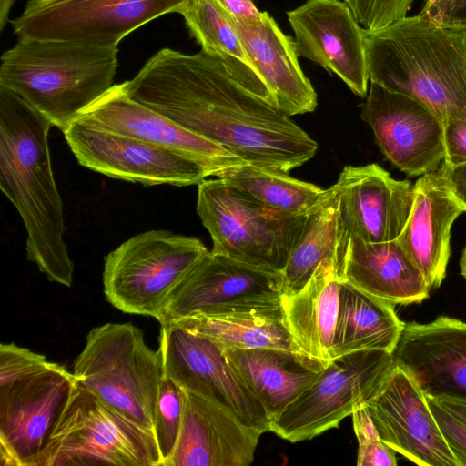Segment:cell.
<instances>
[{
	"label": "cell",
	"instance_id": "6da1fadb",
	"mask_svg": "<svg viewBox=\"0 0 466 466\" xmlns=\"http://www.w3.org/2000/svg\"><path fill=\"white\" fill-rule=\"evenodd\" d=\"M122 86L131 99L248 164L289 173L318 149L267 86L236 77L220 58L203 49L185 55L163 48Z\"/></svg>",
	"mask_w": 466,
	"mask_h": 466
},
{
	"label": "cell",
	"instance_id": "7a4b0ae2",
	"mask_svg": "<svg viewBox=\"0 0 466 466\" xmlns=\"http://www.w3.org/2000/svg\"><path fill=\"white\" fill-rule=\"evenodd\" d=\"M52 123L14 91L0 86V187L26 229L27 259L66 287L74 265L64 234V205L55 181L48 133Z\"/></svg>",
	"mask_w": 466,
	"mask_h": 466
},
{
	"label": "cell",
	"instance_id": "3957f363",
	"mask_svg": "<svg viewBox=\"0 0 466 466\" xmlns=\"http://www.w3.org/2000/svg\"><path fill=\"white\" fill-rule=\"evenodd\" d=\"M363 35L370 82L421 101L442 123L466 118V37L420 13Z\"/></svg>",
	"mask_w": 466,
	"mask_h": 466
},
{
	"label": "cell",
	"instance_id": "277c9868",
	"mask_svg": "<svg viewBox=\"0 0 466 466\" xmlns=\"http://www.w3.org/2000/svg\"><path fill=\"white\" fill-rule=\"evenodd\" d=\"M117 46L19 39L1 56L0 86L62 131L113 86Z\"/></svg>",
	"mask_w": 466,
	"mask_h": 466
},
{
	"label": "cell",
	"instance_id": "5b68a950",
	"mask_svg": "<svg viewBox=\"0 0 466 466\" xmlns=\"http://www.w3.org/2000/svg\"><path fill=\"white\" fill-rule=\"evenodd\" d=\"M79 385L136 423L153 431L163 365L132 323L93 328L74 361Z\"/></svg>",
	"mask_w": 466,
	"mask_h": 466
},
{
	"label": "cell",
	"instance_id": "8992f818",
	"mask_svg": "<svg viewBox=\"0 0 466 466\" xmlns=\"http://www.w3.org/2000/svg\"><path fill=\"white\" fill-rule=\"evenodd\" d=\"M162 466L152 430L78 384L33 466Z\"/></svg>",
	"mask_w": 466,
	"mask_h": 466
},
{
	"label": "cell",
	"instance_id": "52a82bcc",
	"mask_svg": "<svg viewBox=\"0 0 466 466\" xmlns=\"http://www.w3.org/2000/svg\"><path fill=\"white\" fill-rule=\"evenodd\" d=\"M197 212L213 253L275 274L284 269L307 218L269 209L218 177L198 185Z\"/></svg>",
	"mask_w": 466,
	"mask_h": 466
},
{
	"label": "cell",
	"instance_id": "ba28073f",
	"mask_svg": "<svg viewBox=\"0 0 466 466\" xmlns=\"http://www.w3.org/2000/svg\"><path fill=\"white\" fill-rule=\"evenodd\" d=\"M208 252L200 239L167 230L133 236L104 258L106 300L157 320L171 292Z\"/></svg>",
	"mask_w": 466,
	"mask_h": 466
},
{
	"label": "cell",
	"instance_id": "9c48e42d",
	"mask_svg": "<svg viewBox=\"0 0 466 466\" xmlns=\"http://www.w3.org/2000/svg\"><path fill=\"white\" fill-rule=\"evenodd\" d=\"M393 353L360 350L332 359L322 374L270 421V431L290 442L339 427L380 389L394 367Z\"/></svg>",
	"mask_w": 466,
	"mask_h": 466
},
{
	"label": "cell",
	"instance_id": "30bf717a",
	"mask_svg": "<svg viewBox=\"0 0 466 466\" xmlns=\"http://www.w3.org/2000/svg\"><path fill=\"white\" fill-rule=\"evenodd\" d=\"M186 0H29L11 21L19 39L117 46L129 33Z\"/></svg>",
	"mask_w": 466,
	"mask_h": 466
},
{
	"label": "cell",
	"instance_id": "8fae6325",
	"mask_svg": "<svg viewBox=\"0 0 466 466\" xmlns=\"http://www.w3.org/2000/svg\"><path fill=\"white\" fill-rule=\"evenodd\" d=\"M76 386L73 372L47 360L0 382L2 466H33Z\"/></svg>",
	"mask_w": 466,
	"mask_h": 466
},
{
	"label": "cell",
	"instance_id": "7c38bea8",
	"mask_svg": "<svg viewBox=\"0 0 466 466\" xmlns=\"http://www.w3.org/2000/svg\"><path fill=\"white\" fill-rule=\"evenodd\" d=\"M163 376L227 410L262 434L270 419L218 344L177 323L160 325Z\"/></svg>",
	"mask_w": 466,
	"mask_h": 466
},
{
	"label": "cell",
	"instance_id": "4fadbf2b",
	"mask_svg": "<svg viewBox=\"0 0 466 466\" xmlns=\"http://www.w3.org/2000/svg\"><path fill=\"white\" fill-rule=\"evenodd\" d=\"M63 133L80 165L112 178L186 187L209 177L204 167L177 152L79 120Z\"/></svg>",
	"mask_w": 466,
	"mask_h": 466
},
{
	"label": "cell",
	"instance_id": "5bb4252c",
	"mask_svg": "<svg viewBox=\"0 0 466 466\" xmlns=\"http://www.w3.org/2000/svg\"><path fill=\"white\" fill-rule=\"evenodd\" d=\"M281 276L208 251L171 292L160 325L198 314L281 304Z\"/></svg>",
	"mask_w": 466,
	"mask_h": 466
},
{
	"label": "cell",
	"instance_id": "9a60e30c",
	"mask_svg": "<svg viewBox=\"0 0 466 466\" xmlns=\"http://www.w3.org/2000/svg\"><path fill=\"white\" fill-rule=\"evenodd\" d=\"M360 117L384 156L404 173L422 176L440 168L443 123L421 101L370 82Z\"/></svg>",
	"mask_w": 466,
	"mask_h": 466
},
{
	"label": "cell",
	"instance_id": "2e32d148",
	"mask_svg": "<svg viewBox=\"0 0 466 466\" xmlns=\"http://www.w3.org/2000/svg\"><path fill=\"white\" fill-rule=\"evenodd\" d=\"M298 56L337 75L364 97L368 91L363 28L340 0H307L287 12Z\"/></svg>",
	"mask_w": 466,
	"mask_h": 466
},
{
	"label": "cell",
	"instance_id": "e0dca14e",
	"mask_svg": "<svg viewBox=\"0 0 466 466\" xmlns=\"http://www.w3.org/2000/svg\"><path fill=\"white\" fill-rule=\"evenodd\" d=\"M380 440L420 466H459L426 396L400 367L364 403Z\"/></svg>",
	"mask_w": 466,
	"mask_h": 466
},
{
	"label": "cell",
	"instance_id": "ac0fdd59",
	"mask_svg": "<svg viewBox=\"0 0 466 466\" xmlns=\"http://www.w3.org/2000/svg\"><path fill=\"white\" fill-rule=\"evenodd\" d=\"M348 240L366 243L397 239L411 210L414 186L396 180L377 164L346 166L332 185Z\"/></svg>",
	"mask_w": 466,
	"mask_h": 466
},
{
	"label": "cell",
	"instance_id": "d6986e66",
	"mask_svg": "<svg viewBox=\"0 0 466 466\" xmlns=\"http://www.w3.org/2000/svg\"><path fill=\"white\" fill-rule=\"evenodd\" d=\"M76 120L177 152L218 177L226 169L246 163L233 153L131 99L122 84L113 85Z\"/></svg>",
	"mask_w": 466,
	"mask_h": 466
},
{
	"label": "cell",
	"instance_id": "ffe728a7",
	"mask_svg": "<svg viewBox=\"0 0 466 466\" xmlns=\"http://www.w3.org/2000/svg\"><path fill=\"white\" fill-rule=\"evenodd\" d=\"M393 357L425 396L466 400V322L441 315L405 324Z\"/></svg>",
	"mask_w": 466,
	"mask_h": 466
},
{
	"label": "cell",
	"instance_id": "44dd1931",
	"mask_svg": "<svg viewBox=\"0 0 466 466\" xmlns=\"http://www.w3.org/2000/svg\"><path fill=\"white\" fill-rule=\"evenodd\" d=\"M183 391L181 431L166 466L250 465L262 433L212 401Z\"/></svg>",
	"mask_w": 466,
	"mask_h": 466
},
{
	"label": "cell",
	"instance_id": "7402d4cb",
	"mask_svg": "<svg viewBox=\"0 0 466 466\" xmlns=\"http://www.w3.org/2000/svg\"><path fill=\"white\" fill-rule=\"evenodd\" d=\"M462 212V206L439 170L416 181L411 210L398 240L431 288H439L445 279L451 229Z\"/></svg>",
	"mask_w": 466,
	"mask_h": 466
},
{
	"label": "cell",
	"instance_id": "603a6c76",
	"mask_svg": "<svg viewBox=\"0 0 466 466\" xmlns=\"http://www.w3.org/2000/svg\"><path fill=\"white\" fill-rule=\"evenodd\" d=\"M224 11L279 107L289 116L314 111L317 94L299 66L294 39L268 12L248 22Z\"/></svg>",
	"mask_w": 466,
	"mask_h": 466
},
{
	"label": "cell",
	"instance_id": "cb8c5ba5",
	"mask_svg": "<svg viewBox=\"0 0 466 466\" xmlns=\"http://www.w3.org/2000/svg\"><path fill=\"white\" fill-rule=\"evenodd\" d=\"M223 350L270 421L315 382L329 364L303 352L279 348Z\"/></svg>",
	"mask_w": 466,
	"mask_h": 466
},
{
	"label": "cell",
	"instance_id": "d4e9b609",
	"mask_svg": "<svg viewBox=\"0 0 466 466\" xmlns=\"http://www.w3.org/2000/svg\"><path fill=\"white\" fill-rule=\"evenodd\" d=\"M342 277L393 305L421 303L431 289L398 238L377 243L350 238Z\"/></svg>",
	"mask_w": 466,
	"mask_h": 466
},
{
	"label": "cell",
	"instance_id": "484cf974",
	"mask_svg": "<svg viewBox=\"0 0 466 466\" xmlns=\"http://www.w3.org/2000/svg\"><path fill=\"white\" fill-rule=\"evenodd\" d=\"M341 280L336 269L322 267L300 291L281 298L297 346L303 353L326 362L332 360Z\"/></svg>",
	"mask_w": 466,
	"mask_h": 466
},
{
	"label": "cell",
	"instance_id": "4316f807",
	"mask_svg": "<svg viewBox=\"0 0 466 466\" xmlns=\"http://www.w3.org/2000/svg\"><path fill=\"white\" fill-rule=\"evenodd\" d=\"M404 326L393 304L341 280L332 359L360 350L393 353Z\"/></svg>",
	"mask_w": 466,
	"mask_h": 466
},
{
	"label": "cell",
	"instance_id": "83f0119b",
	"mask_svg": "<svg viewBox=\"0 0 466 466\" xmlns=\"http://www.w3.org/2000/svg\"><path fill=\"white\" fill-rule=\"evenodd\" d=\"M332 189V195L307 215L302 232L280 273L282 295L300 291L322 267L336 269L343 280L349 240L341 227L333 187Z\"/></svg>",
	"mask_w": 466,
	"mask_h": 466
},
{
	"label": "cell",
	"instance_id": "f1b7e54d",
	"mask_svg": "<svg viewBox=\"0 0 466 466\" xmlns=\"http://www.w3.org/2000/svg\"><path fill=\"white\" fill-rule=\"evenodd\" d=\"M171 323L205 336L223 349L279 348L302 352L289 329L282 304L198 314Z\"/></svg>",
	"mask_w": 466,
	"mask_h": 466
},
{
	"label": "cell",
	"instance_id": "f546056e",
	"mask_svg": "<svg viewBox=\"0 0 466 466\" xmlns=\"http://www.w3.org/2000/svg\"><path fill=\"white\" fill-rule=\"evenodd\" d=\"M218 178L269 209L289 217L309 214L333 192L332 187L322 189L289 173L248 163L226 169Z\"/></svg>",
	"mask_w": 466,
	"mask_h": 466
},
{
	"label": "cell",
	"instance_id": "4dcf8cb0",
	"mask_svg": "<svg viewBox=\"0 0 466 466\" xmlns=\"http://www.w3.org/2000/svg\"><path fill=\"white\" fill-rule=\"evenodd\" d=\"M177 13L202 49L220 58L236 77L267 86L217 0H186Z\"/></svg>",
	"mask_w": 466,
	"mask_h": 466
},
{
	"label": "cell",
	"instance_id": "1f68e13d",
	"mask_svg": "<svg viewBox=\"0 0 466 466\" xmlns=\"http://www.w3.org/2000/svg\"><path fill=\"white\" fill-rule=\"evenodd\" d=\"M184 391L172 380L163 376L156 403L153 431L166 466L172 457L181 431Z\"/></svg>",
	"mask_w": 466,
	"mask_h": 466
},
{
	"label": "cell",
	"instance_id": "d6a6232c",
	"mask_svg": "<svg viewBox=\"0 0 466 466\" xmlns=\"http://www.w3.org/2000/svg\"><path fill=\"white\" fill-rule=\"evenodd\" d=\"M360 26L378 30L407 15L414 0H343Z\"/></svg>",
	"mask_w": 466,
	"mask_h": 466
},
{
	"label": "cell",
	"instance_id": "836d02e7",
	"mask_svg": "<svg viewBox=\"0 0 466 466\" xmlns=\"http://www.w3.org/2000/svg\"><path fill=\"white\" fill-rule=\"evenodd\" d=\"M433 417L459 466H466V422L453 415L436 399L426 396Z\"/></svg>",
	"mask_w": 466,
	"mask_h": 466
},
{
	"label": "cell",
	"instance_id": "e575fe53",
	"mask_svg": "<svg viewBox=\"0 0 466 466\" xmlns=\"http://www.w3.org/2000/svg\"><path fill=\"white\" fill-rule=\"evenodd\" d=\"M443 145L444 164L453 167L466 163V118L443 123Z\"/></svg>",
	"mask_w": 466,
	"mask_h": 466
},
{
	"label": "cell",
	"instance_id": "d590c367",
	"mask_svg": "<svg viewBox=\"0 0 466 466\" xmlns=\"http://www.w3.org/2000/svg\"><path fill=\"white\" fill-rule=\"evenodd\" d=\"M358 466H396V451L379 440L358 441Z\"/></svg>",
	"mask_w": 466,
	"mask_h": 466
},
{
	"label": "cell",
	"instance_id": "8d00e7d4",
	"mask_svg": "<svg viewBox=\"0 0 466 466\" xmlns=\"http://www.w3.org/2000/svg\"><path fill=\"white\" fill-rule=\"evenodd\" d=\"M430 19L441 27L466 37V0H454L444 10Z\"/></svg>",
	"mask_w": 466,
	"mask_h": 466
},
{
	"label": "cell",
	"instance_id": "74e56055",
	"mask_svg": "<svg viewBox=\"0 0 466 466\" xmlns=\"http://www.w3.org/2000/svg\"><path fill=\"white\" fill-rule=\"evenodd\" d=\"M438 170L466 212V163L450 167L442 162Z\"/></svg>",
	"mask_w": 466,
	"mask_h": 466
},
{
	"label": "cell",
	"instance_id": "f35d334b",
	"mask_svg": "<svg viewBox=\"0 0 466 466\" xmlns=\"http://www.w3.org/2000/svg\"><path fill=\"white\" fill-rule=\"evenodd\" d=\"M232 16L248 21L261 20L267 12L259 11L251 0H217Z\"/></svg>",
	"mask_w": 466,
	"mask_h": 466
},
{
	"label": "cell",
	"instance_id": "ab89813d",
	"mask_svg": "<svg viewBox=\"0 0 466 466\" xmlns=\"http://www.w3.org/2000/svg\"><path fill=\"white\" fill-rule=\"evenodd\" d=\"M353 430L358 441L380 439L373 420L364 403L351 413Z\"/></svg>",
	"mask_w": 466,
	"mask_h": 466
},
{
	"label": "cell",
	"instance_id": "60d3db41",
	"mask_svg": "<svg viewBox=\"0 0 466 466\" xmlns=\"http://www.w3.org/2000/svg\"><path fill=\"white\" fill-rule=\"evenodd\" d=\"M436 400L453 415L466 422V400L453 398H442Z\"/></svg>",
	"mask_w": 466,
	"mask_h": 466
},
{
	"label": "cell",
	"instance_id": "b9f144b4",
	"mask_svg": "<svg viewBox=\"0 0 466 466\" xmlns=\"http://www.w3.org/2000/svg\"><path fill=\"white\" fill-rule=\"evenodd\" d=\"M454 0H424L420 14L432 18L450 5Z\"/></svg>",
	"mask_w": 466,
	"mask_h": 466
},
{
	"label": "cell",
	"instance_id": "7bdbcfd3",
	"mask_svg": "<svg viewBox=\"0 0 466 466\" xmlns=\"http://www.w3.org/2000/svg\"><path fill=\"white\" fill-rule=\"evenodd\" d=\"M15 0H0V30L2 31L7 22L10 9Z\"/></svg>",
	"mask_w": 466,
	"mask_h": 466
},
{
	"label": "cell",
	"instance_id": "ee69618b",
	"mask_svg": "<svg viewBox=\"0 0 466 466\" xmlns=\"http://www.w3.org/2000/svg\"><path fill=\"white\" fill-rule=\"evenodd\" d=\"M461 273L464 279L466 280V245L463 248L461 258L460 260Z\"/></svg>",
	"mask_w": 466,
	"mask_h": 466
}]
</instances>
